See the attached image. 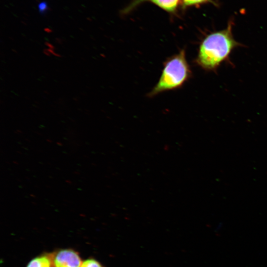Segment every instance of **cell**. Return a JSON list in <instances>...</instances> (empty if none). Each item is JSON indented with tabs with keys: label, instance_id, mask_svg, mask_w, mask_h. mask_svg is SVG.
Wrapping results in <instances>:
<instances>
[{
	"label": "cell",
	"instance_id": "obj_2",
	"mask_svg": "<svg viewBox=\"0 0 267 267\" xmlns=\"http://www.w3.org/2000/svg\"><path fill=\"white\" fill-rule=\"evenodd\" d=\"M192 72L187 61L185 49L168 58L157 83L148 93L152 97L161 92L181 87L191 77Z\"/></svg>",
	"mask_w": 267,
	"mask_h": 267
},
{
	"label": "cell",
	"instance_id": "obj_5",
	"mask_svg": "<svg viewBox=\"0 0 267 267\" xmlns=\"http://www.w3.org/2000/svg\"><path fill=\"white\" fill-rule=\"evenodd\" d=\"M52 260L46 255L38 256L32 260L26 267H51Z\"/></svg>",
	"mask_w": 267,
	"mask_h": 267
},
{
	"label": "cell",
	"instance_id": "obj_8",
	"mask_svg": "<svg viewBox=\"0 0 267 267\" xmlns=\"http://www.w3.org/2000/svg\"><path fill=\"white\" fill-rule=\"evenodd\" d=\"M46 7V5L45 3H41L39 5V9L40 10V11H44Z\"/></svg>",
	"mask_w": 267,
	"mask_h": 267
},
{
	"label": "cell",
	"instance_id": "obj_1",
	"mask_svg": "<svg viewBox=\"0 0 267 267\" xmlns=\"http://www.w3.org/2000/svg\"><path fill=\"white\" fill-rule=\"evenodd\" d=\"M241 44L236 41L232 33V24L227 28L207 35L200 43L195 63L202 69L214 71L229 60L233 50Z\"/></svg>",
	"mask_w": 267,
	"mask_h": 267
},
{
	"label": "cell",
	"instance_id": "obj_6",
	"mask_svg": "<svg viewBox=\"0 0 267 267\" xmlns=\"http://www.w3.org/2000/svg\"><path fill=\"white\" fill-rule=\"evenodd\" d=\"M210 1L211 0H182V6L184 8L187 6L206 3Z\"/></svg>",
	"mask_w": 267,
	"mask_h": 267
},
{
	"label": "cell",
	"instance_id": "obj_4",
	"mask_svg": "<svg viewBox=\"0 0 267 267\" xmlns=\"http://www.w3.org/2000/svg\"><path fill=\"white\" fill-rule=\"evenodd\" d=\"M180 0H136L125 10L126 12L129 11L132 8L142 2L149 1L154 3L168 12H173L177 9Z\"/></svg>",
	"mask_w": 267,
	"mask_h": 267
},
{
	"label": "cell",
	"instance_id": "obj_3",
	"mask_svg": "<svg viewBox=\"0 0 267 267\" xmlns=\"http://www.w3.org/2000/svg\"><path fill=\"white\" fill-rule=\"evenodd\" d=\"M82 263L78 254L70 249L59 251L52 260L53 267H80Z\"/></svg>",
	"mask_w": 267,
	"mask_h": 267
},
{
	"label": "cell",
	"instance_id": "obj_7",
	"mask_svg": "<svg viewBox=\"0 0 267 267\" xmlns=\"http://www.w3.org/2000/svg\"><path fill=\"white\" fill-rule=\"evenodd\" d=\"M80 267H103V266L95 260L89 259L84 261Z\"/></svg>",
	"mask_w": 267,
	"mask_h": 267
}]
</instances>
